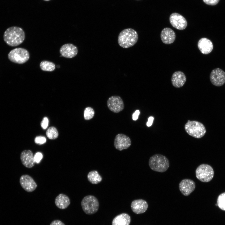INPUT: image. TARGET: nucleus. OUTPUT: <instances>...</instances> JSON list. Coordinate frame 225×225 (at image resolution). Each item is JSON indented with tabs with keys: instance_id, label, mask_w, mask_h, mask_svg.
Returning <instances> with one entry per match:
<instances>
[{
	"instance_id": "1",
	"label": "nucleus",
	"mask_w": 225,
	"mask_h": 225,
	"mask_svg": "<svg viewBox=\"0 0 225 225\" xmlns=\"http://www.w3.org/2000/svg\"><path fill=\"white\" fill-rule=\"evenodd\" d=\"M25 38V34L21 28L12 26L7 28L4 32L3 39L8 45L15 47L22 43Z\"/></svg>"
},
{
	"instance_id": "2",
	"label": "nucleus",
	"mask_w": 225,
	"mask_h": 225,
	"mask_svg": "<svg viewBox=\"0 0 225 225\" xmlns=\"http://www.w3.org/2000/svg\"><path fill=\"white\" fill-rule=\"evenodd\" d=\"M138 35L134 29L128 28L123 29L119 33L118 42L121 47L128 48L133 46L137 42Z\"/></svg>"
},
{
	"instance_id": "3",
	"label": "nucleus",
	"mask_w": 225,
	"mask_h": 225,
	"mask_svg": "<svg viewBox=\"0 0 225 225\" xmlns=\"http://www.w3.org/2000/svg\"><path fill=\"white\" fill-rule=\"evenodd\" d=\"M148 164L152 170L163 172L166 171L168 169L169 166V162L165 156L157 154L150 158Z\"/></svg>"
},
{
	"instance_id": "4",
	"label": "nucleus",
	"mask_w": 225,
	"mask_h": 225,
	"mask_svg": "<svg viewBox=\"0 0 225 225\" xmlns=\"http://www.w3.org/2000/svg\"><path fill=\"white\" fill-rule=\"evenodd\" d=\"M184 128L189 135L197 138L203 137L206 131L204 126L201 122L196 121L188 122L185 125Z\"/></svg>"
},
{
	"instance_id": "5",
	"label": "nucleus",
	"mask_w": 225,
	"mask_h": 225,
	"mask_svg": "<svg viewBox=\"0 0 225 225\" xmlns=\"http://www.w3.org/2000/svg\"><path fill=\"white\" fill-rule=\"evenodd\" d=\"M82 208L86 214L91 215L96 212L99 208V203L97 198L92 195L85 196L81 202Z\"/></svg>"
},
{
	"instance_id": "6",
	"label": "nucleus",
	"mask_w": 225,
	"mask_h": 225,
	"mask_svg": "<svg viewBox=\"0 0 225 225\" xmlns=\"http://www.w3.org/2000/svg\"><path fill=\"white\" fill-rule=\"evenodd\" d=\"M8 58L12 62L22 64L25 63L29 60L30 55L26 49L19 48L11 50L8 54Z\"/></svg>"
},
{
	"instance_id": "7",
	"label": "nucleus",
	"mask_w": 225,
	"mask_h": 225,
	"mask_svg": "<svg viewBox=\"0 0 225 225\" xmlns=\"http://www.w3.org/2000/svg\"><path fill=\"white\" fill-rule=\"evenodd\" d=\"M195 174L196 178L199 180L203 182H208L212 179L214 172L211 166L202 164L197 168Z\"/></svg>"
},
{
	"instance_id": "8",
	"label": "nucleus",
	"mask_w": 225,
	"mask_h": 225,
	"mask_svg": "<svg viewBox=\"0 0 225 225\" xmlns=\"http://www.w3.org/2000/svg\"><path fill=\"white\" fill-rule=\"evenodd\" d=\"M107 105L108 109L115 113L122 111L124 108L123 100L118 96H113L109 97L107 100Z\"/></svg>"
},
{
	"instance_id": "9",
	"label": "nucleus",
	"mask_w": 225,
	"mask_h": 225,
	"mask_svg": "<svg viewBox=\"0 0 225 225\" xmlns=\"http://www.w3.org/2000/svg\"><path fill=\"white\" fill-rule=\"evenodd\" d=\"M131 144L130 138L122 133L118 134L115 136L114 142L115 148L119 151H122L128 148Z\"/></svg>"
},
{
	"instance_id": "10",
	"label": "nucleus",
	"mask_w": 225,
	"mask_h": 225,
	"mask_svg": "<svg viewBox=\"0 0 225 225\" xmlns=\"http://www.w3.org/2000/svg\"><path fill=\"white\" fill-rule=\"evenodd\" d=\"M210 79L212 83L214 86H222L225 82V72L219 68L214 69L211 72Z\"/></svg>"
},
{
	"instance_id": "11",
	"label": "nucleus",
	"mask_w": 225,
	"mask_h": 225,
	"mask_svg": "<svg viewBox=\"0 0 225 225\" xmlns=\"http://www.w3.org/2000/svg\"><path fill=\"white\" fill-rule=\"evenodd\" d=\"M169 21L172 25L178 30H183L187 26V22L185 18L178 13H172L169 17Z\"/></svg>"
},
{
	"instance_id": "12",
	"label": "nucleus",
	"mask_w": 225,
	"mask_h": 225,
	"mask_svg": "<svg viewBox=\"0 0 225 225\" xmlns=\"http://www.w3.org/2000/svg\"><path fill=\"white\" fill-rule=\"evenodd\" d=\"M19 182L22 187L28 192L33 191L37 187V184L33 178L27 174L21 176L20 178Z\"/></svg>"
},
{
	"instance_id": "13",
	"label": "nucleus",
	"mask_w": 225,
	"mask_h": 225,
	"mask_svg": "<svg viewBox=\"0 0 225 225\" xmlns=\"http://www.w3.org/2000/svg\"><path fill=\"white\" fill-rule=\"evenodd\" d=\"M195 182L189 179H184L179 183V188L181 193L184 196L189 195L195 189Z\"/></svg>"
},
{
	"instance_id": "14",
	"label": "nucleus",
	"mask_w": 225,
	"mask_h": 225,
	"mask_svg": "<svg viewBox=\"0 0 225 225\" xmlns=\"http://www.w3.org/2000/svg\"><path fill=\"white\" fill-rule=\"evenodd\" d=\"M20 158L22 164L26 168H31L34 166V156L31 150H25L22 151Z\"/></svg>"
},
{
	"instance_id": "15",
	"label": "nucleus",
	"mask_w": 225,
	"mask_h": 225,
	"mask_svg": "<svg viewBox=\"0 0 225 225\" xmlns=\"http://www.w3.org/2000/svg\"><path fill=\"white\" fill-rule=\"evenodd\" d=\"M59 51L62 57L67 58L75 57L78 52L77 48L71 43H67L63 45L60 48Z\"/></svg>"
},
{
	"instance_id": "16",
	"label": "nucleus",
	"mask_w": 225,
	"mask_h": 225,
	"mask_svg": "<svg viewBox=\"0 0 225 225\" xmlns=\"http://www.w3.org/2000/svg\"><path fill=\"white\" fill-rule=\"evenodd\" d=\"M132 211L137 214L145 212L147 210L148 205L147 202L143 199H139L133 201L131 204Z\"/></svg>"
},
{
	"instance_id": "17",
	"label": "nucleus",
	"mask_w": 225,
	"mask_h": 225,
	"mask_svg": "<svg viewBox=\"0 0 225 225\" xmlns=\"http://www.w3.org/2000/svg\"><path fill=\"white\" fill-rule=\"evenodd\" d=\"M175 38V32L170 28H165L161 32V39L165 44H169L172 43L174 42Z\"/></svg>"
},
{
	"instance_id": "18",
	"label": "nucleus",
	"mask_w": 225,
	"mask_h": 225,
	"mask_svg": "<svg viewBox=\"0 0 225 225\" xmlns=\"http://www.w3.org/2000/svg\"><path fill=\"white\" fill-rule=\"evenodd\" d=\"M198 46L201 52L204 54L211 52L213 48L211 41L209 39L203 38L200 39L198 43Z\"/></svg>"
},
{
	"instance_id": "19",
	"label": "nucleus",
	"mask_w": 225,
	"mask_h": 225,
	"mask_svg": "<svg viewBox=\"0 0 225 225\" xmlns=\"http://www.w3.org/2000/svg\"><path fill=\"white\" fill-rule=\"evenodd\" d=\"M186 80V78L185 74L180 71L175 72L171 78L172 84L176 88H180L183 86Z\"/></svg>"
},
{
	"instance_id": "20",
	"label": "nucleus",
	"mask_w": 225,
	"mask_h": 225,
	"mask_svg": "<svg viewBox=\"0 0 225 225\" xmlns=\"http://www.w3.org/2000/svg\"><path fill=\"white\" fill-rule=\"evenodd\" d=\"M55 203L58 208L64 209L69 205L70 201L68 196L63 193H60L56 197Z\"/></svg>"
},
{
	"instance_id": "21",
	"label": "nucleus",
	"mask_w": 225,
	"mask_h": 225,
	"mask_svg": "<svg viewBox=\"0 0 225 225\" xmlns=\"http://www.w3.org/2000/svg\"><path fill=\"white\" fill-rule=\"evenodd\" d=\"M131 218L126 213H122L116 216L113 219L112 225H129Z\"/></svg>"
},
{
	"instance_id": "22",
	"label": "nucleus",
	"mask_w": 225,
	"mask_h": 225,
	"mask_svg": "<svg viewBox=\"0 0 225 225\" xmlns=\"http://www.w3.org/2000/svg\"><path fill=\"white\" fill-rule=\"evenodd\" d=\"M88 181L92 184H97L102 180V178L96 170L91 171L89 172L87 175Z\"/></svg>"
},
{
	"instance_id": "23",
	"label": "nucleus",
	"mask_w": 225,
	"mask_h": 225,
	"mask_svg": "<svg viewBox=\"0 0 225 225\" xmlns=\"http://www.w3.org/2000/svg\"><path fill=\"white\" fill-rule=\"evenodd\" d=\"M40 67L43 71L52 72L55 69V65L53 62L48 61H43L40 63Z\"/></svg>"
},
{
	"instance_id": "24",
	"label": "nucleus",
	"mask_w": 225,
	"mask_h": 225,
	"mask_svg": "<svg viewBox=\"0 0 225 225\" xmlns=\"http://www.w3.org/2000/svg\"><path fill=\"white\" fill-rule=\"evenodd\" d=\"M46 134L48 138L51 140H54L58 138V133L56 128L54 127L49 128L47 130Z\"/></svg>"
},
{
	"instance_id": "25",
	"label": "nucleus",
	"mask_w": 225,
	"mask_h": 225,
	"mask_svg": "<svg viewBox=\"0 0 225 225\" xmlns=\"http://www.w3.org/2000/svg\"><path fill=\"white\" fill-rule=\"evenodd\" d=\"M95 111L93 108L90 107L86 108L84 110V117L86 120H89L94 116Z\"/></svg>"
},
{
	"instance_id": "26",
	"label": "nucleus",
	"mask_w": 225,
	"mask_h": 225,
	"mask_svg": "<svg viewBox=\"0 0 225 225\" xmlns=\"http://www.w3.org/2000/svg\"><path fill=\"white\" fill-rule=\"evenodd\" d=\"M217 205L221 210L225 211V192L218 196L217 201Z\"/></svg>"
},
{
	"instance_id": "27",
	"label": "nucleus",
	"mask_w": 225,
	"mask_h": 225,
	"mask_svg": "<svg viewBox=\"0 0 225 225\" xmlns=\"http://www.w3.org/2000/svg\"><path fill=\"white\" fill-rule=\"evenodd\" d=\"M34 141L35 143L41 145L45 143L46 141V139L44 137L38 136L35 138Z\"/></svg>"
},
{
	"instance_id": "28",
	"label": "nucleus",
	"mask_w": 225,
	"mask_h": 225,
	"mask_svg": "<svg viewBox=\"0 0 225 225\" xmlns=\"http://www.w3.org/2000/svg\"><path fill=\"white\" fill-rule=\"evenodd\" d=\"M49 120L48 118L46 117H44L41 123L42 128L44 129H45L48 126Z\"/></svg>"
},
{
	"instance_id": "29",
	"label": "nucleus",
	"mask_w": 225,
	"mask_h": 225,
	"mask_svg": "<svg viewBox=\"0 0 225 225\" xmlns=\"http://www.w3.org/2000/svg\"><path fill=\"white\" fill-rule=\"evenodd\" d=\"M43 157L42 154L40 152H36L34 156V158L35 162L37 163H39Z\"/></svg>"
},
{
	"instance_id": "30",
	"label": "nucleus",
	"mask_w": 225,
	"mask_h": 225,
	"mask_svg": "<svg viewBox=\"0 0 225 225\" xmlns=\"http://www.w3.org/2000/svg\"><path fill=\"white\" fill-rule=\"evenodd\" d=\"M203 2L207 4L210 5H215L217 4L219 0H203Z\"/></svg>"
},
{
	"instance_id": "31",
	"label": "nucleus",
	"mask_w": 225,
	"mask_h": 225,
	"mask_svg": "<svg viewBox=\"0 0 225 225\" xmlns=\"http://www.w3.org/2000/svg\"><path fill=\"white\" fill-rule=\"evenodd\" d=\"M50 225H65V224L60 220H55L53 221Z\"/></svg>"
},
{
	"instance_id": "32",
	"label": "nucleus",
	"mask_w": 225,
	"mask_h": 225,
	"mask_svg": "<svg viewBox=\"0 0 225 225\" xmlns=\"http://www.w3.org/2000/svg\"><path fill=\"white\" fill-rule=\"evenodd\" d=\"M140 111L139 110H136L132 114V119L134 121L137 120Z\"/></svg>"
},
{
	"instance_id": "33",
	"label": "nucleus",
	"mask_w": 225,
	"mask_h": 225,
	"mask_svg": "<svg viewBox=\"0 0 225 225\" xmlns=\"http://www.w3.org/2000/svg\"><path fill=\"white\" fill-rule=\"evenodd\" d=\"M154 120V118L152 117H149L148 119V121L146 125L148 127L151 126L153 122V121Z\"/></svg>"
},
{
	"instance_id": "34",
	"label": "nucleus",
	"mask_w": 225,
	"mask_h": 225,
	"mask_svg": "<svg viewBox=\"0 0 225 225\" xmlns=\"http://www.w3.org/2000/svg\"><path fill=\"white\" fill-rule=\"evenodd\" d=\"M44 0V1H50L51 0Z\"/></svg>"
},
{
	"instance_id": "35",
	"label": "nucleus",
	"mask_w": 225,
	"mask_h": 225,
	"mask_svg": "<svg viewBox=\"0 0 225 225\" xmlns=\"http://www.w3.org/2000/svg\"></svg>"
}]
</instances>
